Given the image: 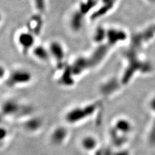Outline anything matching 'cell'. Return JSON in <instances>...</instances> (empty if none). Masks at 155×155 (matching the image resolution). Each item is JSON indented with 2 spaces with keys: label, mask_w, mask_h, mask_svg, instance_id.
I'll return each mask as SVG.
<instances>
[{
  "label": "cell",
  "mask_w": 155,
  "mask_h": 155,
  "mask_svg": "<svg viewBox=\"0 0 155 155\" xmlns=\"http://www.w3.org/2000/svg\"><path fill=\"white\" fill-rule=\"evenodd\" d=\"M149 107L155 113V97L153 98L149 102Z\"/></svg>",
  "instance_id": "cell-16"
},
{
  "label": "cell",
  "mask_w": 155,
  "mask_h": 155,
  "mask_svg": "<svg viewBox=\"0 0 155 155\" xmlns=\"http://www.w3.org/2000/svg\"><path fill=\"white\" fill-rule=\"evenodd\" d=\"M18 43L24 51H28L35 44V37L31 32H22L18 36Z\"/></svg>",
  "instance_id": "cell-3"
},
{
  "label": "cell",
  "mask_w": 155,
  "mask_h": 155,
  "mask_svg": "<svg viewBox=\"0 0 155 155\" xmlns=\"http://www.w3.org/2000/svg\"><path fill=\"white\" fill-rule=\"evenodd\" d=\"M111 155H130L129 151L127 150H120L118 151H116L111 154Z\"/></svg>",
  "instance_id": "cell-15"
},
{
  "label": "cell",
  "mask_w": 155,
  "mask_h": 155,
  "mask_svg": "<svg viewBox=\"0 0 155 155\" xmlns=\"http://www.w3.org/2000/svg\"><path fill=\"white\" fill-rule=\"evenodd\" d=\"M81 145L87 151H92L97 146V140L94 137L88 136L82 139Z\"/></svg>",
  "instance_id": "cell-10"
},
{
  "label": "cell",
  "mask_w": 155,
  "mask_h": 155,
  "mask_svg": "<svg viewBox=\"0 0 155 155\" xmlns=\"http://www.w3.org/2000/svg\"><path fill=\"white\" fill-rule=\"evenodd\" d=\"M7 136V131L6 129L0 128V140H3V139L6 138Z\"/></svg>",
  "instance_id": "cell-14"
},
{
  "label": "cell",
  "mask_w": 155,
  "mask_h": 155,
  "mask_svg": "<svg viewBox=\"0 0 155 155\" xmlns=\"http://www.w3.org/2000/svg\"><path fill=\"white\" fill-rule=\"evenodd\" d=\"M32 79L31 74L23 70H17L12 72L8 79V83L11 85L27 84Z\"/></svg>",
  "instance_id": "cell-2"
},
{
  "label": "cell",
  "mask_w": 155,
  "mask_h": 155,
  "mask_svg": "<svg viewBox=\"0 0 155 155\" xmlns=\"http://www.w3.org/2000/svg\"><path fill=\"white\" fill-rule=\"evenodd\" d=\"M120 134L121 133L116 131L114 129H113V132L110 133L114 144L118 147H121L127 141V138L126 137V135Z\"/></svg>",
  "instance_id": "cell-9"
},
{
  "label": "cell",
  "mask_w": 155,
  "mask_h": 155,
  "mask_svg": "<svg viewBox=\"0 0 155 155\" xmlns=\"http://www.w3.org/2000/svg\"><path fill=\"white\" fill-rule=\"evenodd\" d=\"M67 137V131L64 127H59L52 133L51 136L52 142L55 144H60L64 141Z\"/></svg>",
  "instance_id": "cell-6"
},
{
  "label": "cell",
  "mask_w": 155,
  "mask_h": 155,
  "mask_svg": "<svg viewBox=\"0 0 155 155\" xmlns=\"http://www.w3.org/2000/svg\"><path fill=\"white\" fill-rule=\"evenodd\" d=\"M50 54L58 62L63 61L65 56V51L63 45L58 41H53L49 46Z\"/></svg>",
  "instance_id": "cell-4"
},
{
  "label": "cell",
  "mask_w": 155,
  "mask_h": 155,
  "mask_svg": "<svg viewBox=\"0 0 155 155\" xmlns=\"http://www.w3.org/2000/svg\"><path fill=\"white\" fill-rule=\"evenodd\" d=\"M33 53L35 56L41 60H47L50 55L49 51L47 50L46 48L43 46L39 45L36 46L33 50Z\"/></svg>",
  "instance_id": "cell-8"
},
{
  "label": "cell",
  "mask_w": 155,
  "mask_h": 155,
  "mask_svg": "<svg viewBox=\"0 0 155 155\" xmlns=\"http://www.w3.org/2000/svg\"><path fill=\"white\" fill-rule=\"evenodd\" d=\"M114 129L122 134L127 135L131 132L133 125L129 120L125 118H120L116 122Z\"/></svg>",
  "instance_id": "cell-5"
},
{
  "label": "cell",
  "mask_w": 155,
  "mask_h": 155,
  "mask_svg": "<svg viewBox=\"0 0 155 155\" xmlns=\"http://www.w3.org/2000/svg\"><path fill=\"white\" fill-rule=\"evenodd\" d=\"M82 12H76L73 14L71 19V25L74 30H79L82 27L84 22V16Z\"/></svg>",
  "instance_id": "cell-7"
},
{
  "label": "cell",
  "mask_w": 155,
  "mask_h": 155,
  "mask_svg": "<svg viewBox=\"0 0 155 155\" xmlns=\"http://www.w3.org/2000/svg\"><path fill=\"white\" fill-rule=\"evenodd\" d=\"M147 141L150 145L155 147V120L153 121L147 135Z\"/></svg>",
  "instance_id": "cell-11"
},
{
  "label": "cell",
  "mask_w": 155,
  "mask_h": 155,
  "mask_svg": "<svg viewBox=\"0 0 155 155\" xmlns=\"http://www.w3.org/2000/svg\"><path fill=\"white\" fill-rule=\"evenodd\" d=\"M5 74V69L3 67L0 65V79L2 78Z\"/></svg>",
  "instance_id": "cell-17"
},
{
  "label": "cell",
  "mask_w": 155,
  "mask_h": 155,
  "mask_svg": "<svg viewBox=\"0 0 155 155\" xmlns=\"http://www.w3.org/2000/svg\"><path fill=\"white\" fill-rule=\"evenodd\" d=\"M36 7L40 11H43L45 8V0H35Z\"/></svg>",
  "instance_id": "cell-13"
},
{
  "label": "cell",
  "mask_w": 155,
  "mask_h": 155,
  "mask_svg": "<svg viewBox=\"0 0 155 155\" xmlns=\"http://www.w3.org/2000/svg\"><path fill=\"white\" fill-rule=\"evenodd\" d=\"M41 122L39 119H31L26 124V127L29 130H35L40 127Z\"/></svg>",
  "instance_id": "cell-12"
},
{
  "label": "cell",
  "mask_w": 155,
  "mask_h": 155,
  "mask_svg": "<svg viewBox=\"0 0 155 155\" xmlns=\"http://www.w3.org/2000/svg\"><path fill=\"white\" fill-rule=\"evenodd\" d=\"M96 108V105H91L84 108H76L72 110L66 116V120L69 122H76L84 120L86 116L93 113Z\"/></svg>",
  "instance_id": "cell-1"
},
{
  "label": "cell",
  "mask_w": 155,
  "mask_h": 155,
  "mask_svg": "<svg viewBox=\"0 0 155 155\" xmlns=\"http://www.w3.org/2000/svg\"><path fill=\"white\" fill-rule=\"evenodd\" d=\"M1 21H2V15L0 14V22H1Z\"/></svg>",
  "instance_id": "cell-18"
}]
</instances>
